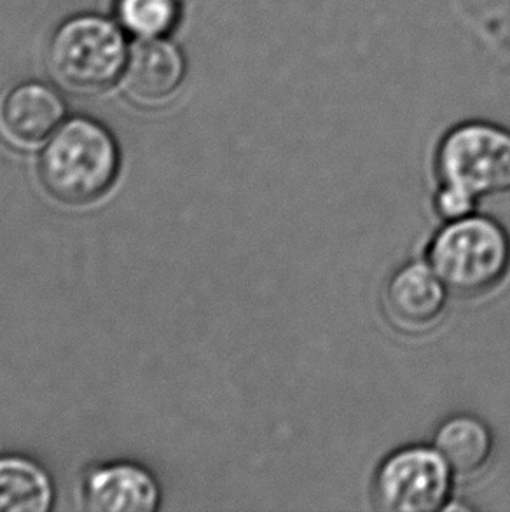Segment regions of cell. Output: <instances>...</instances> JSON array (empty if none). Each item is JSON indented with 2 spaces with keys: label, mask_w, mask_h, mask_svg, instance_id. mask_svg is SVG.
Listing matches in <instances>:
<instances>
[{
  "label": "cell",
  "mask_w": 510,
  "mask_h": 512,
  "mask_svg": "<svg viewBox=\"0 0 510 512\" xmlns=\"http://www.w3.org/2000/svg\"><path fill=\"white\" fill-rule=\"evenodd\" d=\"M432 444L456 479H474L490 467L495 455V436L483 418L456 413L435 429Z\"/></svg>",
  "instance_id": "30bf717a"
},
{
  "label": "cell",
  "mask_w": 510,
  "mask_h": 512,
  "mask_svg": "<svg viewBox=\"0 0 510 512\" xmlns=\"http://www.w3.org/2000/svg\"><path fill=\"white\" fill-rule=\"evenodd\" d=\"M123 28L97 14H81L58 27L48 48L51 74L74 93H100L123 77L128 62Z\"/></svg>",
  "instance_id": "3957f363"
},
{
  "label": "cell",
  "mask_w": 510,
  "mask_h": 512,
  "mask_svg": "<svg viewBox=\"0 0 510 512\" xmlns=\"http://www.w3.org/2000/svg\"><path fill=\"white\" fill-rule=\"evenodd\" d=\"M63 119L65 104L48 84H20L0 102V132L14 146H41L63 125Z\"/></svg>",
  "instance_id": "ba28073f"
},
{
  "label": "cell",
  "mask_w": 510,
  "mask_h": 512,
  "mask_svg": "<svg viewBox=\"0 0 510 512\" xmlns=\"http://www.w3.org/2000/svg\"><path fill=\"white\" fill-rule=\"evenodd\" d=\"M479 200L462 189L439 184L434 194L432 207L442 222L456 221L467 215L476 214Z\"/></svg>",
  "instance_id": "4fadbf2b"
},
{
  "label": "cell",
  "mask_w": 510,
  "mask_h": 512,
  "mask_svg": "<svg viewBox=\"0 0 510 512\" xmlns=\"http://www.w3.org/2000/svg\"><path fill=\"white\" fill-rule=\"evenodd\" d=\"M119 172V149L112 133L90 118L63 123L48 140L39 161L46 193L69 207L104 198Z\"/></svg>",
  "instance_id": "7a4b0ae2"
},
{
  "label": "cell",
  "mask_w": 510,
  "mask_h": 512,
  "mask_svg": "<svg viewBox=\"0 0 510 512\" xmlns=\"http://www.w3.org/2000/svg\"><path fill=\"white\" fill-rule=\"evenodd\" d=\"M179 18L177 0H118L121 27L138 39L165 37Z\"/></svg>",
  "instance_id": "7c38bea8"
},
{
  "label": "cell",
  "mask_w": 510,
  "mask_h": 512,
  "mask_svg": "<svg viewBox=\"0 0 510 512\" xmlns=\"http://www.w3.org/2000/svg\"><path fill=\"white\" fill-rule=\"evenodd\" d=\"M451 292L427 261H409L393 271L383 289V310L400 333L434 331L448 312Z\"/></svg>",
  "instance_id": "8992f818"
},
{
  "label": "cell",
  "mask_w": 510,
  "mask_h": 512,
  "mask_svg": "<svg viewBox=\"0 0 510 512\" xmlns=\"http://www.w3.org/2000/svg\"><path fill=\"white\" fill-rule=\"evenodd\" d=\"M55 486L44 467L30 458L0 457V512H48Z\"/></svg>",
  "instance_id": "8fae6325"
},
{
  "label": "cell",
  "mask_w": 510,
  "mask_h": 512,
  "mask_svg": "<svg viewBox=\"0 0 510 512\" xmlns=\"http://www.w3.org/2000/svg\"><path fill=\"white\" fill-rule=\"evenodd\" d=\"M159 486L140 465L116 462L93 469L84 481V507L93 512H154Z\"/></svg>",
  "instance_id": "9c48e42d"
},
{
  "label": "cell",
  "mask_w": 510,
  "mask_h": 512,
  "mask_svg": "<svg viewBox=\"0 0 510 512\" xmlns=\"http://www.w3.org/2000/svg\"><path fill=\"white\" fill-rule=\"evenodd\" d=\"M186 58L165 37L138 39L130 49L123 86L128 97L140 105L165 104L186 79Z\"/></svg>",
  "instance_id": "52a82bcc"
},
{
  "label": "cell",
  "mask_w": 510,
  "mask_h": 512,
  "mask_svg": "<svg viewBox=\"0 0 510 512\" xmlns=\"http://www.w3.org/2000/svg\"><path fill=\"white\" fill-rule=\"evenodd\" d=\"M451 296L477 299L497 291L510 273V233L488 215L444 222L425 256Z\"/></svg>",
  "instance_id": "6da1fadb"
},
{
  "label": "cell",
  "mask_w": 510,
  "mask_h": 512,
  "mask_svg": "<svg viewBox=\"0 0 510 512\" xmlns=\"http://www.w3.org/2000/svg\"><path fill=\"white\" fill-rule=\"evenodd\" d=\"M435 175L479 201L510 194V130L488 121L451 128L437 147Z\"/></svg>",
  "instance_id": "277c9868"
},
{
  "label": "cell",
  "mask_w": 510,
  "mask_h": 512,
  "mask_svg": "<svg viewBox=\"0 0 510 512\" xmlns=\"http://www.w3.org/2000/svg\"><path fill=\"white\" fill-rule=\"evenodd\" d=\"M455 481L434 444H407L381 460L371 495L380 511L439 512L451 506Z\"/></svg>",
  "instance_id": "5b68a950"
}]
</instances>
